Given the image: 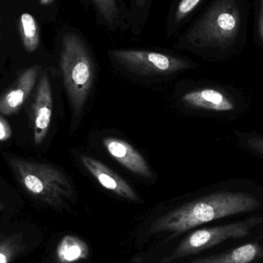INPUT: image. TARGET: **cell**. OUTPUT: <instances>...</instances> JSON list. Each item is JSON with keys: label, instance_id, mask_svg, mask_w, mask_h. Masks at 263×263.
Here are the masks:
<instances>
[{"label": "cell", "instance_id": "15", "mask_svg": "<svg viewBox=\"0 0 263 263\" xmlns=\"http://www.w3.org/2000/svg\"><path fill=\"white\" fill-rule=\"evenodd\" d=\"M87 244L77 236H65L57 249V256L61 263H76L86 259L89 256Z\"/></svg>", "mask_w": 263, "mask_h": 263}, {"label": "cell", "instance_id": "3", "mask_svg": "<svg viewBox=\"0 0 263 263\" xmlns=\"http://www.w3.org/2000/svg\"><path fill=\"white\" fill-rule=\"evenodd\" d=\"M60 66L72 111L78 117L90 93L96 66L89 43L83 32L76 28L68 27L62 31Z\"/></svg>", "mask_w": 263, "mask_h": 263}, {"label": "cell", "instance_id": "6", "mask_svg": "<svg viewBox=\"0 0 263 263\" xmlns=\"http://www.w3.org/2000/svg\"><path fill=\"white\" fill-rule=\"evenodd\" d=\"M109 58L128 72L138 76L168 75L192 67L184 59L145 49H110Z\"/></svg>", "mask_w": 263, "mask_h": 263}, {"label": "cell", "instance_id": "11", "mask_svg": "<svg viewBox=\"0 0 263 263\" xmlns=\"http://www.w3.org/2000/svg\"><path fill=\"white\" fill-rule=\"evenodd\" d=\"M80 159L83 166L102 186L127 200L140 202V198L131 185L107 165L89 156H80Z\"/></svg>", "mask_w": 263, "mask_h": 263}, {"label": "cell", "instance_id": "13", "mask_svg": "<svg viewBox=\"0 0 263 263\" xmlns=\"http://www.w3.org/2000/svg\"><path fill=\"white\" fill-rule=\"evenodd\" d=\"M40 66L28 68L18 77L12 89L0 97V112L6 116L18 112L27 100L36 83Z\"/></svg>", "mask_w": 263, "mask_h": 263}, {"label": "cell", "instance_id": "2", "mask_svg": "<svg viewBox=\"0 0 263 263\" xmlns=\"http://www.w3.org/2000/svg\"><path fill=\"white\" fill-rule=\"evenodd\" d=\"M239 27L240 15L235 0H215L179 32L177 46L198 52L225 49L233 43Z\"/></svg>", "mask_w": 263, "mask_h": 263}, {"label": "cell", "instance_id": "10", "mask_svg": "<svg viewBox=\"0 0 263 263\" xmlns=\"http://www.w3.org/2000/svg\"><path fill=\"white\" fill-rule=\"evenodd\" d=\"M189 263H263V230L241 243Z\"/></svg>", "mask_w": 263, "mask_h": 263}, {"label": "cell", "instance_id": "12", "mask_svg": "<svg viewBox=\"0 0 263 263\" xmlns=\"http://www.w3.org/2000/svg\"><path fill=\"white\" fill-rule=\"evenodd\" d=\"M103 143L109 155L132 173L147 179L154 176L143 156L129 142L118 138L105 137Z\"/></svg>", "mask_w": 263, "mask_h": 263}, {"label": "cell", "instance_id": "1", "mask_svg": "<svg viewBox=\"0 0 263 263\" xmlns=\"http://www.w3.org/2000/svg\"><path fill=\"white\" fill-rule=\"evenodd\" d=\"M261 211H263V188L245 181H233L228 186L159 216L152 224L150 232L171 233V239L213 221Z\"/></svg>", "mask_w": 263, "mask_h": 263}, {"label": "cell", "instance_id": "18", "mask_svg": "<svg viewBox=\"0 0 263 263\" xmlns=\"http://www.w3.org/2000/svg\"><path fill=\"white\" fill-rule=\"evenodd\" d=\"M236 141L239 147L263 159V134L257 132L235 130Z\"/></svg>", "mask_w": 263, "mask_h": 263}, {"label": "cell", "instance_id": "19", "mask_svg": "<svg viewBox=\"0 0 263 263\" xmlns=\"http://www.w3.org/2000/svg\"><path fill=\"white\" fill-rule=\"evenodd\" d=\"M12 135V129L8 122L0 117V142H5L10 139Z\"/></svg>", "mask_w": 263, "mask_h": 263}, {"label": "cell", "instance_id": "17", "mask_svg": "<svg viewBox=\"0 0 263 263\" xmlns=\"http://www.w3.org/2000/svg\"><path fill=\"white\" fill-rule=\"evenodd\" d=\"M130 15L131 33L139 35L146 25L153 0H127Z\"/></svg>", "mask_w": 263, "mask_h": 263}, {"label": "cell", "instance_id": "9", "mask_svg": "<svg viewBox=\"0 0 263 263\" xmlns=\"http://www.w3.org/2000/svg\"><path fill=\"white\" fill-rule=\"evenodd\" d=\"M52 107L53 100L50 80L47 71H44L39 81L32 106L33 139L35 145H40L47 136L52 120Z\"/></svg>", "mask_w": 263, "mask_h": 263}, {"label": "cell", "instance_id": "7", "mask_svg": "<svg viewBox=\"0 0 263 263\" xmlns=\"http://www.w3.org/2000/svg\"><path fill=\"white\" fill-rule=\"evenodd\" d=\"M182 101L190 107L233 117L242 109L239 96L233 90L220 88H202L190 91L182 97Z\"/></svg>", "mask_w": 263, "mask_h": 263}, {"label": "cell", "instance_id": "16", "mask_svg": "<svg viewBox=\"0 0 263 263\" xmlns=\"http://www.w3.org/2000/svg\"><path fill=\"white\" fill-rule=\"evenodd\" d=\"M17 26L24 49L28 52H35L40 44V26L35 18L27 12L22 14Z\"/></svg>", "mask_w": 263, "mask_h": 263}, {"label": "cell", "instance_id": "14", "mask_svg": "<svg viewBox=\"0 0 263 263\" xmlns=\"http://www.w3.org/2000/svg\"><path fill=\"white\" fill-rule=\"evenodd\" d=\"M203 0H173L165 20V32L168 38L179 33L192 14Z\"/></svg>", "mask_w": 263, "mask_h": 263}, {"label": "cell", "instance_id": "8", "mask_svg": "<svg viewBox=\"0 0 263 263\" xmlns=\"http://www.w3.org/2000/svg\"><path fill=\"white\" fill-rule=\"evenodd\" d=\"M92 13L97 25L112 32L130 29V15L125 0H80Z\"/></svg>", "mask_w": 263, "mask_h": 263}, {"label": "cell", "instance_id": "4", "mask_svg": "<svg viewBox=\"0 0 263 263\" xmlns=\"http://www.w3.org/2000/svg\"><path fill=\"white\" fill-rule=\"evenodd\" d=\"M262 230V213H256L253 216L236 222L199 229L190 233L179 242L170 257L165 259V263H171L187 256L199 254L221 245L228 246L226 244L227 242L233 245L241 243L256 236Z\"/></svg>", "mask_w": 263, "mask_h": 263}, {"label": "cell", "instance_id": "21", "mask_svg": "<svg viewBox=\"0 0 263 263\" xmlns=\"http://www.w3.org/2000/svg\"><path fill=\"white\" fill-rule=\"evenodd\" d=\"M258 32L261 40L263 42V0L261 3L260 12H259V22H258Z\"/></svg>", "mask_w": 263, "mask_h": 263}, {"label": "cell", "instance_id": "23", "mask_svg": "<svg viewBox=\"0 0 263 263\" xmlns=\"http://www.w3.org/2000/svg\"><path fill=\"white\" fill-rule=\"evenodd\" d=\"M1 21H2L1 9H0V26H1Z\"/></svg>", "mask_w": 263, "mask_h": 263}, {"label": "cell", "instance_id": "20", "mask_svg": "<svg viewBox=\"0 0 263 263\" xmlns=\"http://www.w3.org/2000/svg\"><path fill=\"white\" fill-rule=\"evenodd\" d=\"M11 254H12V253L7 250L6 247H0V263L9 262Z\"/></svg>", "mask_w": 263, "mask_h": 263}, {"label": "cell", "instance_id": "5", "mask_svg": "<svg viewBox=\"0 0 263 263\" xmlns=\"http://www.w3.org/2000/svg\"><path fill=\"white\" fill-rule=\"evenodd\" d=\"M9 162L20 183L39 200L61 207L73 196L70 181L57 167L15 157Z\"/></svg>", "mask_w": 263, "mask_h": 263}, {"label": "cell", "instance_id": "22", "mask_svg": "<svg viewBox=\"0 0 263 263\" xmlns=\"http://www.w3.org/2000/svg\"><path fill=\"white\" fill-rule=\"evenodd\" d=\"M57 0H37L39 3H40L41 6H52L54 3H55Z\"/></svg>", "mask_w": 263, "mask_h": 263}]
</instances>
